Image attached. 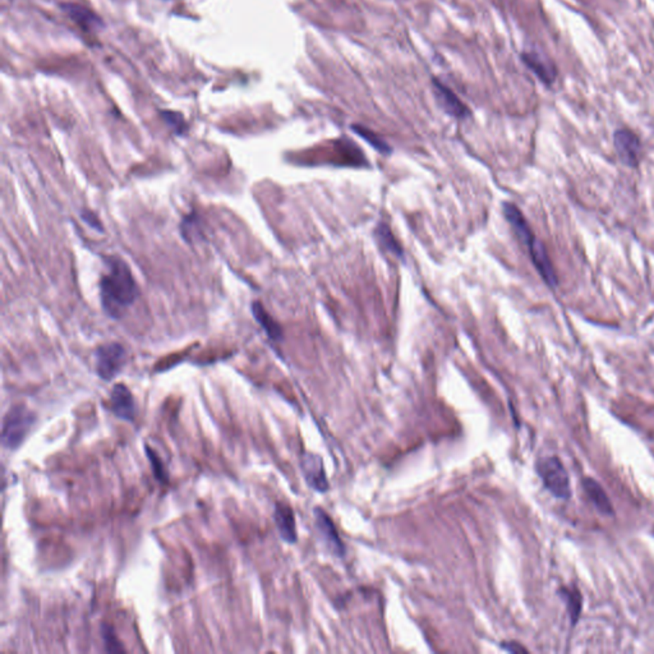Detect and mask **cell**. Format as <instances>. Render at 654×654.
I'll list each match as a JSON object with an SVG mask.
<instances>
[{"instance_id": "obj_1", "label": "cell", "mask_w": 654, "mask_h": 654, "mask_svg": "<svg viewBox=\"0 0 654 654\" xmlns=\"http://www.w3.org/2000/svg\"><path fill=\"white\" fill-rule=\"evenodd\" d=\"M101 306L111 319H121L138 297V286L130 266L123 259L111 257L108 273L100 280Z\"/></svg>"}, {"instance_id": "obj_2", "label": "cell", "mask_w": 654, "mask_h": 654, "mask_svg": "<svg viewBox=\"0 0 654 654\" xmlns=\"http://www.w3.org/2000/svg\"><path fill=\"white\" fill-rule=\"evenodd\" d=\"M504 214L505 218H507L509 224L512 226L520 242L528 248L531 262L537 269L541 278L545 280V284L550 288H556L559 281H557L555 269L552 266L551 259L545 251L543 243H541L539 239L534 235V233L531 232V226L528 224L524 215L515 204H509V202L504 204Z\"/></svg>"}, {"instance_id": "obj_3", "label": "cell", "mask_w": 654, "mask_h": 654, "mask_svg": "<svg viewBox=\"0 0 654 654\" xmlns=\"http://www.w3.org/2000/svg\"><path fill=\"white\" fill-rule=\"evenodd\" d=\"M36 422V414L25 405H16L3 418L1 443L8 450H17L26 440Z\"/></svg>"}, {"instance_id": "obj_4", "label": "cell", "mask_w": 654, "mask_h": 654, "mask_svg": "<svg viewBox=\"0 0 654 654\" xmlns=\"http://www.w3.org/2000/svg\"><path fill=\"white\" fill-rule=\"evenodd\" d=\"M537 474L552 496L559 500L572 498L570 478L564 464L557 457H545L536 464Z\"/></svg>"}, {"instance_id": "obj_5", "label": "cell", "mask_w": 654, "mask_h": 654, "mask_svg": "<svg viewBox=\"0 0 654 654\" xmlns=\"http://www.w3.org/2000/svg\"><path fill=\"white\" fill-rule=\"evenodd\" d=\"M127 362L125 347L119 343L102 344L95 350L96 374L104 381H111L121 374Z\"/></svg>"}, {"instance_id": "obj_6", "label": "cell", "mask_w": 654, "mask_h": 654, "mask_svg": "<svg viewBox=\"0 0 654 654\" xmlns=\"http://www.w3.org/2000/svg\"><path fill=\"white\" fill-rule=\"evenodd\" d=\"M613 144L622 163L630 168L638 166L641 161V142L635 132L627 128L615 130Z\"/></svg>"}, {"instance_id": "obj_7", "label": "cell", "mask_w": 654, "mask_h": 654, "mask_svg": "<svg viewBox=\"0 0 654 654\" xmlns=\"http://www.w3.org/2000/svg\"><path fill=\"white\" fill-rule=\"evenodd\" d=\"M300 468H302V474L306 479L307 484L317 492H327L330 488V484L327 481L326 471L323 467L322 457L314 452H304L302 455L300 460Z\"/></svg>"}, {"instance_id": "obj_8", "label": "cell", "mask_w": 654, "mask_h": 654, "mask_svg": "<svg viewBox=\"0 0 654 654\" xmlns=\"http://www.w3.org/2000/svg\"><path fill=\"white\" fill-rule=\"evenodd\" d=\"M314 520H316V526L320 533L321 539L328 548V551L338 557H343L345 555V547H344V543L341 541L333 519L328 517V514L323 509L316 507Z\"/></svg>"}, {"instance_id": "obj_9", "label": "cell", "mask_w": 654, "mask_h": 654, "mask_svg": "<svg viewBox=\"0 0 654 654\" xmlns=\"http://www.w3.org/2000/svg\"><path fill=\"white\" fill-rule=\"evenodd\" d=\"M522 61L547 87H551L557 78V68L545 55L537 50H525Z\"/></svg>"}, {"instance_id": "obj_10", "label": "cell", "mask_w": 654, "mask_h": 654, "mask_svg": "<svg viewBox=\"0 0 654 654\" xmlns=\"http://www.w3.org/2000/svg\"><path fill=\"white\" fill-rule=\"evenodd\" d=\"M111 412L118 418L133 422L136 419L137 407L133 394L130 388L123 383H116L110 394Z\"/></svg>"}, {"instance_id": "obj_11", "label": "cell", "mask_w": 654, "mask_h": 654, "mask_svg": "<svg viewBox=\"0 0 654 654\" xmlns=\"http://www.w3.org/2000/svg\"><path fill=\"white\" fill-rule=\"evenodd\" d=\"M432 85H433V92L436 96L437 101L449 116L457 118V119H465L470 116L468 106L464 105L462 100L448 86H445L437 80H433Z\"/></svg>"}, {"instance_id": "obj_12", "label": "cell", "mask_w": 654, "mask_h": 654, "mask_svg": "<svg viewBox=\"0 0 654 654\" xmlns=\"http://www.w3.org/2000/svg\"><path fill=\"white\" fill-rule=\"evenodd\" d=\"M273 520H275V525L283 541H285L286 543H290V545L295 543L298 539V534H297V523H295L293 509L288 504L278 502L275 505Z\"/></svg>"}, {"instance_id": "obj_13", "label": "cell", "mask_w": 654, "mask_h": 654, "mask_svg": "<svg viewBox=\"0 0 654 654\" xmlns=\"http://www.w3.org/2000/svg\"><path fill=\"white\" fill-rule=\"evenodd\" d=\"M581 486L584 488L586 496L591 500V502L594 505V507L600 511L602 515L605 517H612L615 514L612 504L610 498L607 496L606 490L600 486L596 479L586 477L581 481Z\"/></svg>"}, {"instance_id": "obj_14", "label": "cell", "mask_w": 654, "mask_h": 654, "mask_svg": "<svg viewBox=\"0 0 654 654\" xmlns=\"http://www.w3.org/2000/svg\"><path fill=\"white\" fill-rule=\"evenodd\" d=\"M253 317L257 320L261 327L265 330L267 336L273 341H280L283 339V330L279 323L273 320L270 314H267L264 306L259 302L252 303Z\"/></svg>"}, {"instance_id": "obj_15", "label": "cell", "mask_w": 654, "mask_h": 654, "mask_svg": "<svg viewBox=\"0 0 654 654\" xmlns=\"http://www.w3.org/2000/svg\"><path fill=\"white\" fill-rule=\"evenodd\" d=\"M61 7L64 9V12L75 20V23H78L85 30H92L97 26L99 27L101 26V20L94 12H91L85 7L77 6V4H63Z\"/></svg>"}, {"instance_id": "obj_16", "label": "cell", "mask_w": 654, "mask_h": 654, "mask_svg": "<svg viewBox=\"0 0 654 654\" xmlns=\"http://www.w3.org/2000/svg\"><path fill=\"white\" fill-rule=\"evenodd\" d=\"M559 594L561 596V598L565 600L566 608H567V612L570 616V620H572V625H575L576 621L579 620L581 607H583V605H581V602H583L581 594L575 586H570V588L562 586L559 591Z\"/></svg>"}, {"instance_id": "obj_17", "label": "cell", "mask_w": 654, "mask_h": 654, "mask_svg": "<svg viewBox=\"0 0 654 654\" xmlns=\"http://www.w3.org/2000/svg\"><path fill=\"white\" fill-rule=\"evenodd\" d=\"M375 233L376 237L378 239V242L381 243L382 247H383L388 252L393 253L394 256L399 257V259H402V257H404V251H402V245L396 240L394 234H393L391 229H390V226H388L386 223L381 221L380 224L377 225Z\"/></svg>"}, {"instance_id": "obj_18", "label": "cell", "mask_w": 654, "mask_h": 654, "mask_svg": "<svg viewBox=\"0 0 654 654\" xmlns=\"http://www.w3.org/2000/svg\"><path fill=\"white\" fill-rule=\"evenodd\" d=\"M352 130H354L355 133L358 136H361L364 141H367L371 146H374V149H376L378 152H381V154H390L391 152V147L388 146V143L381 140L372 130H367L366 127H362V125H353Z\"/></svg>"}, {"instance_id": "obj_19", "label": "cell", "mask_w": 654, "mask_h": 654, "mask_svg": "<svg viewBox=\"0 0 654 654\" xmlns=\"http://www.w3.org/2000/svg\"><path fill=\"white\" fill-rule=\"evenodd\" d=\"M160 114L163 116L165 123L171 127V130H174L175 135H178V136H183V135L187 133V130H188V124L185 122V119H184V116H182V114H179L177 111H169V110L160 111Z\"/></svg>"}, {"instance_id": "obj_20", "label": "cell", "mask_w": 654, "mask_h": 654, "mask_svg": "<svg viewBox=\"0 0 654 654\" xmlns=\"http://www.w3.org/2000/svg\"><path fill=\"white\" fill-rule=\"evenodd\" d=\"M102 638H104L105 647H106L108 652H111V653H123V652H125L122 643L116 639V635L113 627L102 625Z\"/></svg>"}, {"instance_id": "obj_21", "label": "cell", "mask_w": 654, "mask_h": 654, "mask_svg": "<svg viewBox=\"0 0 654 654\" xmlns=\"http://www.w3.org/2000/svg\"><path fill=\"white\" fill-rule=\"evenodd\" d=\"M146 454L147 457L150 459L151 465H152V471H154V476L156 477L157 481L160 482H168V473L165 470V467H164L163 462L161 459L159 457L156 452L154 450L150 449L149 446H146Z\"/></svg>"}, {"instance_id": "obj_22", "label": "cell", "mask_w": 654, "mask_h": 654, "mask_svg": "<svg viewBox=\"0 0 654 654\" xmlns=\"http://www.w3.org/2000/svg\"><path fill=\"white\" fill-rule=\"evenodd\" d=\"M501 648L510 653H526L528 652V649H525L522 644L515 643V641H504L501 643Z\"/></svg>"}, {"instance_id": "obj_23", "label": "cell", "mask_w": 654, "mask_h": 654, "mask_svg": "<svg viewBox=\"0 0 654 654\" xmlns=\"http://www.w3.org/2000/svg\"><path fill=\"white\" fill-rule=\"evenodd\" d=\"M81 216L82 218H83V220H85V221H86V223L90 225V226L95 228V229H97L99 232H102V225L100 224L99 218H96L95 215H94L92 212L82 211Z\"/></svg>"}]
</instances>
